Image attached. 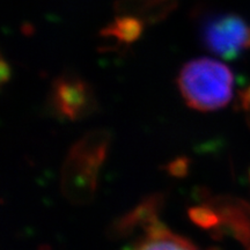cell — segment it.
Masks as SVG:
<instances>
[{
  "instance_id": "obj_11",
  "label": "cell",
  "mask_w": 250,
  "mask_h": 250,
  "mask_svg": "<svg viewBox=\"0 0 250 250\" xmlns=\"http://www.w3.org/2000/svg\"><path fill=\"white\" fill-rule=\"evenodd\" d=\"M190 167V161L188 158L181 156V158L174 159L167 165V171L171 176L175 177H184L187 176L188 170Z\"/></svg>"
},
{
  "instance_id": "obj_12",
  "label": "cell",
  "mask_w": 250,
  "mask_h": 250,
  "mask_svg": "<svg viewBox=\"0 0 250 250\" xmlns=\"http://www.w3.org/2000/svg\"><path fill=\"white\" fill-rule=\"evenodd\" d=\"M11 66L6 59L2 57V55L0 54V86L7 83L9 79H11Z\"/></svg>"
},
{
  "instance_id": "obj_2",
  "label": "cell",
  "mask_w": 250,
  "mask_h": 250,
  "mask_svg": "<svg viewBox=\"0 0 250 250\" xmlns=\"http://www.w3.org/2000/svg\"><path fill=\"white\" fill-rule=\"evenodd\" d=\"M233 83L232 71L211 58L188 62L177 78L184 101L199 111H213L228 104L233 95Z\"/></svg>"
},
{
  "instance_id": "obj_13",
  "label": "cell",
  "mask_w": 250,
  "mask_h": 250,
  "mask_svg": "<svg viewBox=\"0 0 250 250\" xmlns=\"http://www.w3.org/2000/svg\"><path fill=\"white\" fill-rule=\"evenodd\" d=\"M240 103H241V107L245 110H250V86L240 93Z\"/></svg>"
},
{
  "instance_id": "obj_9",
  "label": "cell",
  "mask_w": 250,
  "mask_h": 250,
  "mask_svg": "<svg viewBox=\"0 0 250 250\" xmlns=\"http://www.w3.org/2000/svg\"><path fill=\"white\" fill-rule=\"evenodd\" d=\"M144 21L133 15L123 14L101 30L103 39H111L121 45H130L142 36Z\"/></svg>"
},
{
  "instance_id": "obj_3",
  "label": "cell",
  "mask_w": 250,
  "mask_h": 250,
  "mask_svg": "<svg viewBox=\"0 0 250 250\" xmlns=\"http://www.w3.org/2000/svg\"><path fill=\"white\" fill-rule=\"evenodd\" d=\"M201 39L212 54L233 61L250 49V26L235 14H214L202 23Z\"/></svg>"
},
{
  "instance_id": "obj_6",
  "label": "cell",
  "mask_w": 250,
  "mask_h": 250,
  "mask_svg": "<svg viewBox=\"0 0 250 250\" xmlns=\"http://www.w3.org/2000/svg\"><path fill=\"white\" fill-rule=\"evenodd\" d=\"M218 212L220 226L214 232H229L250 248V206L230 197H208L204 202Z\"/></svg>"
},
{
  "instance_id": "obj_7",
  "label": "cell",
  "mask_w": 250,
  "mask_h": 250,
  "mask_svg": "<svg viewBox=\"0 0 250 250\" xmlns=\"http://www.w3.org/2000/svg\"><path fill=\"white\" fill-rule=\"evenodd\" d=\"M133 248L147 249H197L195 243L186 236L174 233L160 220L155 221L151 226L144 230L143 235L139 236L133 243Z\"/></svg>"
},
{
  "instance_id": "obj_10",
  "label": "cell",
  "mask_w": 250,
  "mask_h": 250,
  "mask_svg": "<svg viewBox=\"0 0 250 250\" xmlns=\"http://www.w3.org/2000/svg\"><path fill=\"white\" fill-rule=\"evenodd\" d=\"M188 215L193 224L210 232H214L220 226V217L218 212L206 203L190 208Z\"/></svg>"
},
{
  "instance_id": "obj_5",
  "label": "cell",
  "mask_w": 250,
  "mask_h": 250,
  "mask_svg": "<svg viewBox=\"0 0 250 250\" xmlns=\"http://www.w3.org/2000/svg\"><path fill=\"white\" fill-rule=\"evenodd\" d=\"M165 205L164 193H152L143 198L132 210L112 221L108 228V235L112 240L126 239L138 228H146L159 220V214Z\"/></svg>"
},
{
  "instance_id": "obj_1",
  "label": "cell",
  "mask_w": 250,
  "mask_h": 250,
  "mask_svg": "<svg viewBox=\"0 0 250 250\" xmlns=\"http://www.w3.org/2000/svg\"><path fill=\"white\" fill-rule=\"evenodd\" d=\"M111 134L92 130L72 146L62 168V192L74 205L89 204L95 196L100 170L107 158Z\"/></svg>"
},
{
  "instance_id": "obj_14",
  "label": "cell",
  "mask_w": 250,
  "mask_h": 250,
  "mask_svg": "<svg viewBox=\"0 0 250 250\" xmlns=\"http://www.w3.org/2000/svg\"><path fill=\"white\" fill-rule=\"evenodd\" d=\"M249 112H250V110H249ZM249 122H250V118H249Z\"/></svg>"
},
{
  "instance_id": "obj_4",
  "label": "cell",
  "mask_w": 250,
  "mask_h": 250,
  "mask_svg": "<svg viewBox=\"0 0 250 250\" xmlns=\"http://www.w3.org/2000/svg\"><path fill=\"white\" fill-rule=\"evenodd\" d=\"M50 104L59 117L80 121L98 109V101L92 86L74 73H62L52 83Z\"/></svg>"
},
{
  "instance_id": "obj_8",
  "label": "cell",
  "mask_w": 250,
  "mask_h": 250,
  "mask_svg": "<svg viewBox=\"0 0 250 250\" xmlns=\"http://www.w3.org/2000/svg\"><path fill=\"white\" fill-rule=\"evenodd\" d=\"M174 7L175 0H121L117 11L122 15H133L145 22H156Z\"/></svg>"
}]
</instances>
